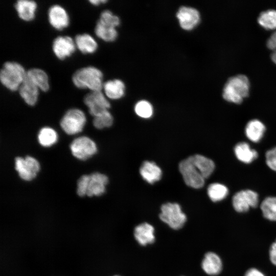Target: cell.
I'll return each mask as SVG.
<instances>
[{
  "mask_svg": "<svg viewBox=\"0 0 276 276\" xmlns=\"http://www.w3.org/2000/svg\"><path fill=\"white\" fill-rule=\"evenodd\" d=\"M103 77V73L99 68L88 66L77 70L72 76V82L80 89L101 91L104 84Z\"/></svg>",
  "mask_w": 276,
  "mask_h": 276,
  "instance_id": "obj_1",
  "label": "cell"
},
{
  "mask_svg": "<svg viewBox=\"0 0 276 276\" xmlns=\"http://www.w3.org/2000/svg\"><path fill=\"white\" fill-rule=\"evenodd\" d=\"M250 83L247 76L239 74L229 77L222 90L224 100L235 104H240L248 96Z\"/></svg>",
  "mask_w": 276,
  "mask_h": 276,
  "instance_id": "obj_2",
  "label": "cell"
},
{
  "mask_svg": "<svg viewBox=\"0 0 276 276\" xmlns=\"http://www.w3.org/2000/svg\"><path fill=\"white\" fill-rule=\"evenodd\" d=\"M27 71L19 63L7 61L3 64L0 72V80L2 85L8 90L15 91L25 81Z\"/></svg>",
  "mask_w": 276,
  "mask_h": 276,
  "instance_id": "obj_3",
  "label": "cell"
},
{
  "mask_svg": "<svg viewBox=\"0 0 276 276\" xmlns=\"http://www.w3.org/2000/svg\"><path fill=\"white\" fill-rule=\"evenodd\" d=\"M159 218L170 228L175 230L182 228L187 219L180 205L177 203L172 202H167L162 205Z\"/></svg>",
  "mask_w": 276,
  "mask_h": 276,
  "instance_id": "obj_4",
  "label": "cell"
},
{
  "mask_svg": "<svg viewBox=\"0 0 276 276\" xmlns=\"http://www.w3.org/2000/svg\"><path fill=\"white\" fill-rule=\"evenodd\" d=\"M86 122L84 112L78 108L68 110L62 117L60 125L67 134L74 135L81 132Z\"/></svg>",
  "mask_w": 276,
  "mask_h": 276,
  "instance_id": "obj_5",
  "label": "cell"
},
{
  "mask_svg": "<svg viewBox=\"0 0 276 276\" xmlns=\"http://www.w3.org/2000/svg\"><path fill=\"white\" fill-rule=\"evenodd\" d=\"M179 170L187 186L194 189L203 187L205 179L194 165L192 156L179 163Z\"/></svg>",
  "mask_w": 276,
  "mask_h": 276,
  "instance_id": "obj_6",
  "label": "cell"
},
{
  "mask_svg": "<svg viewBox=\"0 0 276 276\" xmlns=\"http://www.w3.org/2000/svg\"><path fill=\"white\" fill-rule=\"evenodd\" d=\"M259 195L254 190L245 189L236 193L232 198V205L238 213H245L259 204Z\"/></svg>",
  "mask_w": 276,
  "mask_h": 276,
  "instance_id": "obj_7",
  "label": "cell"
},
{
  "mask_svg": "<svg viewBox=\"0 0 276 276\" xmlns=\"http://www.w3.org/2000/svg\"><path fill=\"white\" fill-rule=\"evenodd\" d=\"M70 149L74 156L82 160L88 159L97 152L95 142L86 136L74 140L70 145Z\"/></svg>",
  "mask_w": 276,
  "mask_h": 276,
  "instance_id": "obj_8",
  "label": "cell"
},
{
  "mask_svg": "<svg viewBox=\"0 0 276 276\" xmlns=\"http://www.w3.org/2000/svg\"><path fill=\"white\" fill-rule=\"evenodd\" d=\"M40 164L35 158L27 156L25 158L17 157L15 159V168L19 177L26 181L33 180L40 170Z\"/></svg>",
  "mask_w": 276,
  "mask_h": 276,
  "instance_id": "obj_9",
  "label": "cell"
},
{
  "mask_svg": "<svg viewBox=\"0 0 276 276\" xmlns=\"http://www.w3.org/2000/svg\"><path fill=\"white\" fill-rule=\"evenodd\" d=\"M89 113L94 117L108 110L110 104L102 91H93L87 94L83 100Z\"/></svg>",
  "mask_w": 276,
  "mask_h": 276,
  "instance_id": "obj_10",
  "label": "cell"
},
{
  "mask_svg": "<svg viewBox=\"0 0 276 276\" xmlns=\"http://www.w3.org/2000/svg\"><path fill=\"white\" fill-rule=\"evenodd\" d=\"M176 17L180 27L186 31L194 29L200 21V15L195 8L182 6L177 12Z\"/></svg>",
  "mask_w": 276,
  "mask_h": 276,
  "instance_id": "obj_11",
  "label": "cell"
},
{
  "mask_svg": "<svg viewBox=\"0 0 276 276\" xmlns=\"http://www.w3.org/2000/svg\"><path fill=\"white\" fill-rule=\"evenodd\" d=\"M75 40L68 36H59L54 39L52 50L56 57L60 60H64L71 57L76 50Z\"/></svg>",
  "mask_w": 276,
  "mask_h": 276,
  "instance_id": "obj_12",
  "label": "cell"
},
{
  "mask_svg": "<svg viewBox=\"0 0 276 276\" xmlns=\"http://www.w3.org/2000/svg\"><path fill=\"white\" fill-rule=\"evenodd\" d=\"M48 17L51 26L57 30H62L69 25V15L66 10L59 5H54L49 8Z\"/></svg>",
  "mask_w": 276,
  "mask_h": 276,
  "instance_id": "obj_13",
  "label": "cell"
},
{
  "mask_svg": "<svg viewBox=\"0 0 276 276\" xmlns=\"http://www.w3.org/2000/svg\"><path fill=\"white\" fill-rule=\"evenodd\" d=\"M133 235L137 242L142 246L151 244L155 240L154 227L147 222L142 223L136 226Z\"/></svg>",
  "mask_w": 276,
  "mask_h": 276,
  "instance_id": "obj_14",
  "label": "cell"
},
{
  "mask_svg": "<svg viewBox=\"0 0 276 276\" xmlns=\"http://www.w3.org/2000/svg\"><path fill=\"white\" fill-rule=\"evenodd\" d=\"M86 195L89 197L99 196L105 192L106 186L108 182V178L105 174L95 172L89 175Z\"/></svg>",
  "mask_w": 276,
  "mask_h": 276,
  "instance_id": "obj_15",
  "label": "cell"
},
{
  "mask_svg": "<svg viewBox=\"0 0 276 276\" xmlns=\"http://www.w3.org/2000/svg\"><path fill=\"white\" fill-rule=\"evenodd\" d=\"M222 262L220 257L215 252H206L201 261V267L203 271L209 275H217L222 269Z\"/></svg>",
  "mask_w": 276,
  "mask_h": 276,
  "instance_id": "obj_16",
  "label": "cell"
},
{
  "mask_svg": "<svg viewBox=\"0 0 276 276\" xmlns=\"http://www.w3.org/2000/svg\"><path fill=\"white\" fill-rule=\"evenodd\" d=\"M234 152L238 160L246 164L251 163L258 157V151L245 142L237 143L234 148Z\"/></svg>",
  "mask_w": 276,
  "mask_h": 276,
  "instance_id": "obj_17",
  "label": "cell"
},
{
  "mask_svg": "<svg viewBox=\"0 0 276 276\" xmlns=\"http://www.w3.org/2000/svg\"><path fill=\"white\" fill-rule=\"evenodd\" d=\"M26 79L43 92L48 91L50 88L49 77L45 71L40 68H32L27 71Z\"/></svg>",
  "mask_w": 276,
  "mask_h": 276,
  "instance_id": "obj_18",
  "label": "cell"
},
{
  "mask_svg": "<svg viewBox=\"0 0 276 276\" xmlns=\"http://www.w3.org/2000/svg\"><path fill=\"white\" fill-rule=\"evenodd\" d=\"M18 17L26 21L34 19L37 8L36 3L33 1L19 0L14 5Z\"/></svg>",
  "mask_w": 276,
  "mask_h": 276,
  "instance_id": "obj_19",
  "label": "cell"
},
{
  "mask_svg": "<svg viewBox=\"0 0 276 276\" xmlns=\"http://www.w3.org/2000/svg\"><path fill=\"white\" fill-rule=\"evenodd\" d=\"M266 131L265 125L258 119H252L246 124L245 134L253 143L259 142L263 137Z\"/></svg>",
  "mask_w": 276,
  "mask_h": 276,
  "instance_id": "obj_20",
  "label": "cell"
},
{
  "mask_svg": "<svg viewBox=\"0 0 276 276\" xmlns=\"http://www.w3.org/2000/svg\"><path fill=\"white\" fill-rule=\"evenodd\" d=\"M21 98L29 106H34L37 102L39 88L30 81L25 79L18 89Z\"/></svg>",
  "mask_w": 276,
  "mask_h": 276,
  "instance_id": "obj_21",
  "label": "cell"
},
{
  "mask_svg": "<svg viewBox=\"0 0 276 276\" xmlns=\"http://www.w3.org/2000/svg\"><path fill=\"white\" fill-rule=\"evenodd\" d=\"M140 173L143 179L150 184L159 180L162 175L160 168L155 163L150 161L143 163Z\"/></svg>",
  "mask_w": 276,
  "mask_h": 276,
  "instance_id": "obj_22",
  "label": "cell"
},
{
  "mask_svg": "<svg viewBox=\"0 0 276 276\" xmlns=\"http://www.w3.org/2000/svg\"><path fill=\"white\" fill-rule=\"evenodd\" d=\"M103 89L107 98L112 100H118L124 96L125 86L122 80L116 79L104 83Z\"/></svg>",
  "mask_w": 276,
  "mask_h": 276,
  "instance_id": "obj_23",
  "label": "cell"
},
{
  "mask_svg": "<svg viewBox=\"0 0 276 276\" xmlns=\"http://www.w3.org/2000/svg\"><path fill=\"white\" fill-rule=\"evenodd\" d=\"M75 42L76 47L83 54L94 53L98 49V43L93 36L87 33L76 36Z\"/></svg>",
  "mask_w": 276,
  "mask_h": 276,
  "instance_id": "obj_24",
  "label": "cell"
},
{
  "mask_svg": "<svg viewBox=\"0 0 276 276\" xmlns=\"http://www.w3.org/2000/svg\"><path fill=\"white\" fill-rule=\"evenodd\" d=\"M192 156L194 165L202 176L204 179L209 177L215 168L214 162L211 159L200 154Z\"/></svg>",
  "mask_w": 276,
  "mask_h": 276,
  "instance_id": "obj_25",
  "label": "cell"
},
{
  "mask_svg": "<svg viewBox=\"0 0 276 276\" xmlns=\"http://www.w3.org/2000/svg\"><path fill=\"white\" fill-rule=\"evenodd\" d=\"M208 195L211 201L214 202L221 201L228 195V188L224 185L215 182L211 183L207 189Z\"/></svg>",
  "mask_w": 276,
  "mask_h": 276,
  "instance_id": "obj_26",
  "label": "cell"
},
{
  "mask_svg": "<svg viewBox=\"0 0 276 276\" xmlns=\"http://www.w3.org/2000/svg\"><path fill=\"white\" fill-rule=\"evenodd\" d=\"M263 217L271 221H276V197L268 196L263 199L260 204Z\"/></svg>",
  "mask_w": 276,
  "mask_h": 276,
  "instance_id": "obj_27",
  "label": "cell"
},
{
  "mask_svg": "<svg viewBox=\"0 0 276 276\" xmlns=\"http://www.w3.org/2000/svg\"><path fill=\"white\" fill-rule=\"evenodd\" d=\"M37 139L40 145L44 147H49L57 142L58 134L54 129L44 127L39 131Z\"/></svg>",
  "mask_w": 276,
  "mask_h": 276,
  "instance_id": "obj_28",
  "label": "cell"
},
{
  "mask_svg": "<svg viewBox=\"0 0 276 276\" xmlns=\"http://www.w3.org/2000/svg\"><path fill=\"white\" fill-rule=\"evenodd\" d=\"M96 36L106 42L114 41L118 37V32L116 28L102 25L97 21L95 28Z\"/></svg>",
  "mask_w": 276,
  "mask_h": 276,
  "instance_id": "obj_29",
  "label": "cell"
},
{
  "mask_svg": "<svg viewBox=\"0 0 276 276\" xmlns=\"http://www.w3.org/2000/svg\"><path fill=\"white\" fill-rule=\"evenodd\" d=\"M260 25L266 29H276V10L268 9L261 12L258 17Z\"/></svg>",
  "mask_w": 276,
  "mask_h": 276,
  "instance_id": "obj_30",
  "label": "cell"
},
{
  "mask_svg": "<svg viewBox=\"0 0 276 276\" xmlns=\"http://www.w3.org/2000/svg\"><path fill=\"white\" fill-rule=\"evenodd\" d=\"M113 119L108 110H105L94 117L93 125L95 128L102 129L110 127L113 124Z\"/></svg>",
  "mask_w": 276,
  "mask_h": 276,
  "instance_id": "obj_31",
  "label": "cell"
},
{
  "mask_svg": "<svg viewBox=\"0 0 276 276\" xmlns=\"http://www.w3.org/2000/svg\"><path fill=\"white\" fill-rule=\"evenodd\" d=\"M98 21L103 25L113 28H116L120 24L119 17L107 10L101 12Z\"/></svg>",
  "mask_w": 276,
  "mask_h": 276,
  "instance_id": "obj_32",
  "label": "cell"
},
{
  "mask_svg": "<svg viewBox=\"0 0 276 276\" xmlns=\"http://www.w3.org/2000/svg\"><path fill=\"white\" fill-rule=\"evenodd\" d=\"M134 111L140 117L148 119L152 116L153 109L150 102L146 100H141L135 105Z\"/></svg>",
  "mask_w": 276,
  "mask_h": 276,
  "instance_id": "obj_33",
  "label": "cell"
},
{
  "mask_svg": "<svg viewBox=\"0 0 276 276\" xmlns=\"http://www.w3.org/2000/svg\"><path fill=\"white\" fill-rule=\"evenodd\" d=\"M89 178V175H83L78 179L77 193L79 196L83 197L86 195Z\"/></svg>",
  "mask_w": 276,
  "mask_h": 276,
  "instance_id": "obj_34",
  "label": "cell"
},
{
  "mask_svg": "<svg viewBox=\"0 0 276 276\" xmlns=\"http://www.w3.org/2000/svg\"><path fill=\"white\" fill-rule=\"evenodd\" d=\"M265 161L269 169L276 171V147L267 151L265 154Z\"/></svg>",
  "mask_w": 276,
  "mask_h": 276,
  "instance_id": "obj_35",
  "label": "cell"
},
{
  "mask_svg": "<svg viewBox=\"0 0 276 276\" xmlns=\"http://www.w3.org/2000/svg\"><path fill=\"white\" fill-rule=\"evenodd\" d=\"M269 256L270 262L273 265L276 266V239L270 245Z\"/></svg>",
  "mask_w": 276,
  "mask_h": 276,
  "instance_id": "obj_36",
  "label": "cell"
},
{
  "mask_svg": "<svg viewBox=\"0 0 276 276\" xmlns=\"http://www.w3.org/2000/svg\"><path fill=\"white\" fill-rule=\"evenodd\" d=\"M266 44L268 48L272 51H276V30L268 38Z\"/></svg>",
  "mask_w": 276,
  "mask_h": 276,
  "instance_id": "obj_37",
  "label": "cell"
},
{
  "mask_svg": "<svg viewBox=\"0 0 276 276\" xmlns=\"http://www.w3.org/2000/svg\"><path fill=\"white\" fill-rule=\"evenodd\" d=\"M244 276H265L264 274L258 269L251 268L248 269Z\"/></svg>",
  "mask_w": 276,
  "mask_h": 276,
  "instance_id": "obj_38",
  "label": "cell"
},
{
  "mask_svg": "<svg viewBox=\"0 0 276 276\" xmlns=\"http://www.w3.org/2000/svg\"><path fill=\"white\" fill-rule=\"evenodd\" d=\"M107 1L106 0H91L89 1L90 4L94 6H99L101 4L106 3Z\"/></svg>",
  "mask_w": 276,
  "mask_h": 276,
  "instance_id": "obj_39",
  "label": "cell"
},
{
  "mask_svg": "<svg viewBox=\"0 0 276 276\" xmlns=\"http://www.w3.org/2000/svg\"><path fill=\"white\" fill-rule=\"evenodd\" d=\"M271 59L276 64V51L272 52L270 55Z\"/></svg>",
  "mask_w": 276,
  "mask_h": 276,
  "instance_id": "obj_40",
  "label": "cell"
},
{
  "mask_svg": "<svg viewBox=\"0 0 276 276\" xmlns=\"http://www.w3.org/2000/svg\"><path fill=\"white\" fill-rule=\"evenodd\" d=\"M113 276H120V275H113Z\"/></svg>",
  "mask_w": 276,
  "mask_h": 276,
  "instance_id": "obj_41",
  "label": "cell"
}]
</instances>
